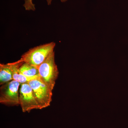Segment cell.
<instances>
[{
    "instance_id": "3957f363",
    "label": "cell",
    "mask_w": 128,
    "mask_h": 128,
    "mask_svg": "<svg viewBox=\"0 0 128 128\" xmlns=\"http://www.w3.org/2000/svg\"><path fill=\"white\" fill-rule=\"evenodd\" d=\"M28 83L32 88L41 110L49 106L52 101L53 91L39 77L31 80Z\"/></svg>"
},
{
    "instance_id": "9c48e42d",
    "label": "cell",
    "mask_w": 128,
    "mask_h": 128,
    "mask_svg": "<svg viewBox=\"0 0 128 128\" xmlns=\"http://www.w3.org/2000/svg\"><path fill=\"white\" fill-rule=\"evenodd\" d=\"M33 0H25V3L23 6L26 10H32L34 11L36 10L35 5L33 4Z\"/></svg>"
},
{
    "instance_id": "7a4b0ae2",
    "label": "cell",
    "mask_w": 128,
    "mask_h": 128,
    "mask_svg": "<svg viewBox=\"0 0 128 128\" xmlns=\"http://www.w3.org/2000/svg\"><path fill=\"white\" fill-rule=\"evenodd\" d=\"M38 68L40 78L53 91L59 75L58 70L55 61L54 51L50 54Z\"/></svg>"
},
{
    "instance_id": "6da1fadb",
    "label": "cell",
    "mask_w": 128,
    "mask_h": 128,
    "mask_svg": "<svg viewBox=\"0 0 128 128\" xmlns=\"http://www.w3.org/2000/svg\"><path fill=\"white\" fill-rule=\"evenodd\" d=\"M56 45L52 42L32 48L22 54L19 60L38 67L54 51Z\"/></svg>"
},
{
    "instance_id": "8992f818",
    "label": "cell",
    "mask_w": 128,
    "mask_h": 128,
    "mask_svg": "<svg viewBox=\"0 0 128 128\" xmlns=\"http://www.w3.org/2000/svg\"><path fill=\"white\" fill-rule=\"evenodd\" d=\"M23 63L18 60L16 62L9 63L12 73L13 80L20 82L22 84V83H28L31 80L39 78V77H26L22 74L19 70V68Z\"/></svg>"
},
{
    "instance_id": "52a82bcc",
    "label": "cell",
    "mask_w": 128,
    "mask_h": 128,
    "mask_svg": "<svg viewBox=\"0 0 128 128\" xmlns=\"http://www.w3.org/2000/svg\"><path fill=\"white\" fill-rule=\"evenodd\" d=\"M19 70L21 73L26 77H39L38 67L28 63L24 62L19 67Z\"/></svg>"
},
{
    "instance_id": "277c9868",
    "label": "cell",
    "mask_w": 128,
    "mask_h": 128,
    "mask_svg": "<svg viewBox=\"0 0 128 128\" xmlns=\"http://www.w3.org/2000/svg\"><path fill=\"white\" fill-rule=\"evenodd\" d=\"M20 82L12 80L2 85L0 88V103L9 106L20 105Z\"/></svg>"
},
{
    "instance_id": "5b68a950",
    "label": "cell",
    "mask_w": 128,
    "mask_h": 128,
    "mask_svg": "<svg viewBox=\"0 0 128 128\" xmlns=\"http://www.w3.org/2000/svg\"><path fill=\"white\" fill-rule=\"evenodd\" d=\"M19 98L20 105L23 112H29L34 109L41 110L32 88L28 83L21 84Z\"/></svg>"
},
{
    "instance_id": "ba28073f",
    "label": "cell",
    "mask_w": 128,
    "mask_h": 128,
    "mask_svg": "<svg viewBox=\"0 0 128 128\" xmlns=\"http://www.w3.org/2000/svg\"><path fill=\"white\" fill-rule=\"evenodd\" d=\"M12 80V73L9 63L0 64V85L2 86Z\"/></svg>"
},
{
    "instance_id": "30bf717a",
    "label": "cell",
    "mask_w": 128,
    "mask_h": 128,
    "mask_svg": "<svg viewBox=\"0 0 128 128\" xmlns=\"http://www.w3.org/2000/svg\"><path fill=\"white\" fill-rule=\"evenodd\" d=\"M47 2V3H48V6H50L51 4V2H52V0H46ZM68 0H60V1L62 2H66V1Z\"/></svg>"
}]
</instances>
